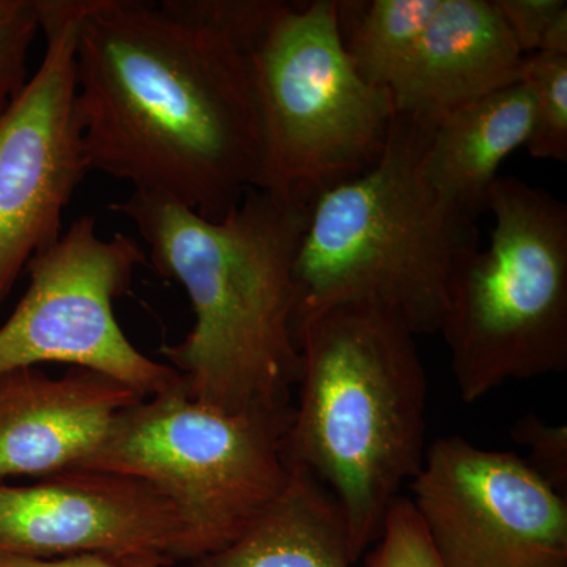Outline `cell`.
<instances>
[{"label": "cell", "mask_w": 567, "mask_h": 567, "mask_svg": "<svg viewBox=\"0 0 567 567\" xmlns=\"http://www.w3.org/2000/svg\"><path fill=\"white\" fill-rule=\"evenodd\" d=\"M142 399L87 369L61 377L40 368L0 371V481L81 468L118 415Z\"/></svg>", "instance_id": "cell-12"}, {"label": "cell", "mask_w": 567, "mask_h": 567, "mask_svg": "<svg viewBox=\"0 0 567 567\" xmlns=\"http://www.w3.org/2000/svg\"><path fill=\"white\" fill-rule=\"evenodd\" d=\"M507 32L522 54L540 50L551 24L567 10L566 0H494Z\"/></svg>", "instance_id": "cell-21"}, {"label": "cell", "mask_w": 567, "mask_h": 567, "mask_svg": "<svg viewBox=\"0 0 567 567\" xmlns=\"http://www.w3.org/2000/svg\"><path fill=\"white\" fill-rule=\"evenodd\" d=\"M297 338L287 462L333 496L358 561L427 450V375L416 334L385 309L342 305L305 317Z\"/></svg>", "instance_id": "cell-3"}, {"label": "cell", "mask_w": 567, "mask_h": 567, "mask_svg": "<svg viewBox=\"0 0 567 567\" xmlns=\"http://www.w3.org/2000/svg\"><path fill=\"white\" fill-rule=\"evenodd\" d=\"M74 81L89 171L213 221L256 188L248 55L199 0H81Z\"/></svg>", "instance_id": "cell-1"}, {"label": "cell", "mask_w": 567, "mask_h": 567, "mask_svg": "<svg viewBox=\"0 0 567 567\" xmlns=\"http://www.w3.org/2000/svg\"><path fill=\"white\" fill-rule=\"evenodd\" d=\"M487 213L491 244L454 271L439 330L465 404L567 369V205L498 177Z\"/></svg>", "instance_id": "cell-6"}, {"label": "cell", "mask_w": 567, "mask_h": 567, "mask_svg": "<svg viewBox=\"0 0 567 567\" xmlns=\"http://www.w3.org/2000/svg\"><path fill=\"white\" fill-rule=\"evenodd\" d=\"M43 61L0 115V308L89 171L74 81L81 0H39Z\"/></svg>", "instance_id": "cell-9"}, {"label": "cell", "mask_w": 567, "mask_h": 567, "mask_svg": "<svg viewBox=\"0 0 567 567\" xmlns=\"http://www.w3.org/2000/svg\"><path fill=\"white\" fill-rule=\"evenodd\" d=\"M524 59L494 0H442L388 91L399 115L431 123L520 82Z\"/></svg>", "instance_id": "cell-13"}, {"label": "cell", "mask_w": 567, "mask_h": 567, "mask_svg": "<svg viewBox=\"0 0 567 567\" xmlns=\"http://www.w3.org/2000/svg\"><path fill=\"white\" fill-rule=\"evenodd\" d=\"M344 518L333 496L290 468L281 495L240 536L192 567H352Z\"/></svg>", "instance_id": "cell-15"}, {"label": "cell", "mask_w": 567, "mask_h": 567, "mask_svg": "<svg viewBox=\"0 0 567 567\" xmlns=\"http://www.w3.org/2000/svg\"><path fill=\"white\" fill-rule=\"evenodd\" d=\"M425 125V181L447 204L477 219L487 213L502 164L527 145L532 95L520 81Z\"/></svg>", "instance_id": "cell-14"}, {"label": "cell", "mask_w": 567, "mask_h": 567, "mask_svg": "<svg viewBox=\"0 0 567 567\" xmlns=\"http://www.w3.org/2000/svg\"><path fill=\"white\" fill-rule=\"evenodd\" d=\"M425 123L395 115L379 163L312 203L295 259L297 323L371 305L416 336L439 333L451 279L480 248V229L425 181Z\"/></svg>", "instance_id": "cell-4"}, {"label": "cell", "mask_w": 567, "mask_h": 567, "mask_svg": "<svg viewBox=\"0 0 567 567\" xmlns=\"http://www.w3.org/2000/svg\"><path fill=\"white\" fill-rule=\"evenodd\" d=\"M246 55L260 132L256 189L311 207L379 163L398 112L391 92L347 58L338 0H274Z\"/></svg>", "instance_id": "cell-5"}, {"label": "cell", "mask_w": 567, "mask_h": 567, "mask_svg": "<svg viewBox=\"0 0 567 567\" xmlns=\"http://www.w3.org/2000/svg\"><path fill=\"white\" fill-rule=\"evenodd\" d=\"M442 0H338L339 33L368 84L390 87Z\"/></svg>", "instance_id": "cell-16"}, {"label": "cell", "mask_w": 567, "mask_h": 567, "mask_svg": "<svg viewBox=\"0 0 567 567\" xmlns=\"http://www.w3.org/2000/svg\"><path fill=\"white\" fill-rule=\"evenodd\" d=\"M522 82L533 102V128L525 147L537 159L567 162V54L525 55Z\"/></svg>", "instance_id": "cell-17"}, {"label": "cell", "mask_w": 567, "mask_h": 567, "mask_svg": "<svg viewBox=\"0 0 567 567\" xmlns=\"http://www.w3.org/2000/svg\"><path fill=\"white\" fill-rule=\"evenodd\" d=\"M145 264L128 235L103 238L92 216L71 223L25 267L29 287L0 327V371L59 363L100 372L144 398L181 385L178 372L140 352L114 305Z\"/></svg>", "instance_id": "cell-8"}, {"label": "cell", "mask_w": 567, "mask_h": 567, "mask_svg": "<svg viewBox=\"0 0 567 567\" xmlns=\"http://www.w3.org/2000/svg\"><path fill=\"white\" fill-rule=\"evenodd\" d=\"M0 555H100L117 567L186 561L177 509L144 481L71 468L29 486L0 483Z\"/></svg>", "instance_id": "cell-11"}, {"label": "cell", "mask_w": 567, "mask_h": 567, "mask_svg": "<svg viewBox=\"0 0 567 567\" xmlns=\"http://www.w3.org/2000/svg\"><path fill=\"white\" fill-rule=\"evenodd\" d=\"M363 567H445L409 498L399 496L388 509Z\"/></svg>", "instance_id": "cell-18"}, {"label": "cell", "mask_w": 567, "mask_h": 567, "mask_svg": "<svg viewBox=\"0 0 567 567\" xmlns=\"http://www.w3.org/2000/svg\"><path fill=\"white\" fill-rule=\"evenodd\" d=\"M110 208L140 230L158 274L188 295L192 331L159 349L183 390L226 413L292 405L295 259L311 207L254 188L218 221L136 192Z\"/></svg>", "instance_id": "cell-2"}, {"label": "cell", "mask_w": 567, "mask_h": 567, "mask_svg": "<svg viewBox=\"0 0 567 567\" xmlns=\"http://www.w3.org/2000/svg\"><path fill=\"white\" fill-rule=\"evenodd\" d=\"M290 420L292 405L226 413L181 383L121 413L81 468L144 481L169 499L192 563L233 543L281 495Z\"/></svg>", "instance_id": "cell-7"}, {"label": "cell", "mask_w": 567, "mask_h": 567, "mask_svg": "<svg viewBox=\"0 0 567 567\" xmlns=\"http://www.w3.org/2000/svg\"><path fill=\"white\" fill-rule=\"evenodd\" d=\"M39 31V0H0V115L28 82L25 62Z\"/></svg>", "instance_id": "cell-19"}, {"label": "cell", "mask_w": 567, "mask_h": 567, "mask_svg": "<svg viewBox=\"0 0 567 567\" xmlns=\"http://www.w3.org/2000/svg\"><path fill=\"white\" fill-rule=\"evenodd\" d=\"M409 486L445 567H567L566 498L516 453L443 436Z\"/></svg>", "instance_id": "cell-10"}, {"label": "cell", "mask_w": 567, "mask_h": 567, "mask_svg": "<svg viewBox=\"0 0 567 567\" xmlns=\"http://www.w3.org/2000/svg\"><path fill=\"white\" fill-rule=\"evenodd\" d=\"M0 567H117L100 555H76V557L37 559L7 557L0 555Z\"/></svg>", "instance_id": "cell-22"}, {"label": "cell", "mask_w": 567, "mask_h": 567, "mask_svg": "<svg viewBox=\"0 0 567 567\" xmlns=\"http://www.w3.org/2000/svg\"><path fill=\"white\" fill-rule=\"evenodd\" d=\"M513 439L518 445L528 447L527 464L544 481L565 496L567 492V427L548 424L535 415L518 420L513 429Z\"/></svg>", "instance_id": "cell-20"}]
</instances>
